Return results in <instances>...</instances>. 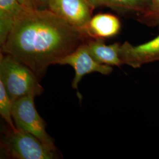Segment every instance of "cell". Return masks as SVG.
Returning a JSON list of instances; mask_svg holds the SVG:
<instances>
[{"mask_svg":"<svg viewBox=\"0 0 159 159\" xmlns=\"http://www.w3.org/2000/svg\"><path fill=\"white\" fill-rule=\"evenodd\" d=\"M13 102L8 94L2 81H0V114L8 125L16 129L12 118Z\"/></svg>","mask_w":159,"mask_h":159,"instance_id":"cell-12","label":"cell"},{"mask_svg":"<svg viewBox=\"0 0 159 159\" xmlns=\"http://www.w3.org/2000/svg\"><path fill=\"white\" fill-rule=\"evenodd\" d=\"M120 57L123 65L126 64L135 68L159 61V35L139 46H133L125 42L121 45Z\"/></svg>","mask_w":159,"mask_h":159,"instance_id":"cell-7","label":"cell"},{"mask_svg":"<svg viewBox=\"0 0 159 159\" xmlns=\"http://www.w3.org/2000/svg\"><path fill=\"white\" fill-rule=\"evenodd\" d=\"M85 1L91 7L93 10L97 6H99L100 0H85Z\"/></svg>","mask_w":159,"mask_h":159,"instance_id":"cell-16","label":"cell"},{"mask_svg":"<svg viewBox=\"0 0 159 159\" xmlns=\"http://www.w3.org/2000/svg\"><path fill=\"white\" fill-rule=\"evenodd\" d=\"M34 97L25 96L13 102L12 118L16 127L34 135L47 148L56 152L54 140L46 131V123L34 105Z\"/></svg>","mask_w":159,"mask_h":159,"instance_id":"cell-4","label":"cell"},{"mask_svg":"<svg viewBox=\"0 0 159 159\" xmlns=\"http://www.w3.org/2000/svg\"><path fill=\"white\" fill-rule=\"evenodd\" d=\"M89 50L93 58L100 64L110 66H122L120 57L121 44L115 43L106 45L102 39H96L87 42Z\"/></svg>","mask_w":159,"mask_h":159,"instance_id":"cell-9","label":"cell"},{"mask_svg":"<svg viewBox=\"0 0 159 159\" xmlns=\"http://www.w3.org/2000/svg\"><path fill=\"white\" fill-rule=\"evenodd\" d=\"M58 64L69 65L74 68L75 76L72 81V87L76 90L78 89L80 81L86 74L96 72L103 75H108L113 70L112 66L97 62L90 53L87 43L64 57Z\"/></svg>","mask_w":159,"mask_h":159,"instance_id":"cell-5","label":"cell"},{"mask_svg":"<svg viewBox=\"0 0 159 159\" xmlns=\"http://www.w3.org/2000/svg\"><path fill=\"white\" fill-rule=\"evenodd\" d=\"M152 6L148 17L159 20V0H151Z\"/></svg>","mask_w":159,"mask_h":159,"instance_id":"cell-13","label":"cell"},{"mask_svg":"<svg viewBox=\"0 0 159 159\" xmlns=\"http://www.w3.org/2000/svg\"><path fill=\"white\" fill-rule=\"evenodd\" d=\"M87 39L83 31L50 9L27 8L1 45V53L24 64L40 80L50 66L58 64Z\"/></svg>","mask_w":159,"mask_h":159,"instance_id":"cell-1","label":"cell"},{"mask_svg":"<svg viewBox=\"0 0 159 159\" xmlns=\"http://www.w3.org/2000/svg\"><path fill=\"white\" fill-rule=\"evenodd\" d=\"M121 27L117 17L109 14H98L94 17L86 25L83 32L94 39L110 38L119 33Z\"/></svg>","mask_w":159,"mask_h":159,"instance_id":"cell-8","label":"cell"},{"mask_svg":"<svg viewBox=\"0 0 159 159\" xmlns=\"http://www.w3.org/2000/svg\"><path fill=\"white\" fill-rule=\"evenodd\" d=\"M39 8H48L52 0H37Z\"/></svg>","mask_w":159,"mask_h":159,"instance_id":"cell-15","label":"cell"},{"mask_svg":"<svg viewBox=\"0 0 159 159\" xmlns=\"http://www.w3.org/2000/svg\"><path fill=\"white\" fill-rule=\"evenodd\" d=\"M48 9L81 31L92 17L93 9L85 0H52Z\"/></svg>","mask_w":159,"mask_h":159,"instance_id":"cell-6","label":"cell"},{"mask_svg":"<svg viewBox=\"0 0 159 159\" xmlns=\"http://www.w3.org/2000/svg\"><path fill=\"white\" fill-rule=\"evenodd\" d=\"M99 6L138 11L144 12L148 17L151 10L152 1L151 0H100Z\"/></svg>","mask_w":159,"mask_h":159,"instance_id":"cell-11","label":"cell"},{"mask_svg":"<svg viewBox=\"0 0 159 159\" xmlns=\"http://www.w3.org/2000/svg\"><path fill=\"white\" fill-rule=\"evenodd\" d=\"M0 81L13 102L25 96H40L44 89L34 72L10 55L1 53Z\"/></svg>","mask_w":159,"mask_h":159,"instance_id":"cell-2","label":"cell"},{"mask_svg":"<svg viewBox=\"0 0 159 159\" xmlns=\"http://www.w3.org/2000/svg\"><path fill=\"white\" fill-rule=\"evenodd\" d=\"M1 152L8 157L17 159H54L56 152L46 146L34 135L9 125L4 129L1 141Z\"/></svg>","mask_w":159,"mask_h":159,"instance_id":"cell-3","label":"cell"},{"mask_svg":"<svg viewBox=\"0 0 159 159\" xmlns=\"http://www.w3.org/2000/svg\"><path fill=\"white\" fill-rule=\"evenodd\" d=\"M25 7L30 9L39 8L37 0H18Z\"/></svg>","mask_w":159,"mask_h":159,"instance_id":"cell-14","label":"cell"},{"mask_svg":"<svg viewBox=\"0 0 159 159\" xmlns=\"http://www.w3.org/2000/svg\"><path fill=\"white\" fill-rule=\"evenodd\" d=\"M27 8L18 0H0V43L2 45L15 23Z\"/></svg>","mask_w":159,"mask_h":159,"instance_id":"cell-10","label":"cell"}]
</instances>
